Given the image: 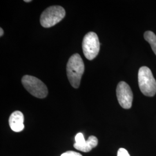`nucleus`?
Masks as SVG:
<instances>
[{
	"instance_id": "5",
	"label": "nucleus",
	"mask_w": 156,
	"mask_h": 156,
	"mask_svg": "<svg viewBox=\"0 0 156 156\" xmlns=\"http://www.w3.org/2000/svg\"><path fill=\"white\" fill-rule=\"evenodd\" d=\"M100 44L97 34L90 32L85 35L82 42L84 55L89 60H92L100 51Z\"/></svg>"
},
{
	"instance_id": "11",
	"label": "nucleus",
	"mask_w": 156,
	"mask_h": 156,
	"mask_svg": "<svg viewBox=\"0 0 156 156\" xmlns=\"http://www.w3.org/2000/svg\"><path fill=\"white\" fill-rule=\"evenodd\" d=\"M117 156H130L128 151L124 148H120L117 151Z\"/></svg>"
},
{
	"instance_id": "13",
	"label": "nucleus",
	"mask_w": 156,
	"mask_h": 156,
	"mask_svg": "<svg viewBox=\"0 0 156 156\" xmlns=\"http://www.w3.org/2000/svg\"><path fill=\"white\" fill-rule=\"evenodd\" d=\"M31 0H25L24 1V2H31Z\"/></svg>"
},
{
	"instance_id": "1",
	"label": "nucleus",
	"mask_w": 156,
	"mask_h": 156,
	"mask_svg": "<svg viewBox=\"0 0 156 156\" xmlns=\"http://www.w3.org/2000/svg\"><path fill=\"white\" fill-rule=\"evenodd\" d=\"M84 71V64L82 58L78 53L73 55L67 64V76L73 87L77 89L79 87Z\"/></svg>"
},
{
	"instance_id": "9",
	"label": "nucleus",
	"mask_w": 156,
	"mask_h": 156,
	"mask_svg": "<svg viewBox=\"0 0 156 156\" xmlns=\"http://www.w3.org/2000/svg\"><path fill=\"white\" fill-rule=\"evenodd\" d=\"M145 40L149 43L151 48L156 55V35L151 31H147L144 34Z\"/></svg>"
},
{
	"instance_id": "12",
	"label": "nucleus",
	"mask_w": 156,
	"mask_h": 156,
	"mask_svg": "<svg viewBox=\"0 0 156 156\" xmlns=\"http://www.w3.org/2000/svg\"><path fill=\"white\" fill-rule=\"evenodd\" d=\"M0 32H1V33H0V36H1V37H2V36L3 35V34H4V30H2V28H0Z\"/></svg>"
},
{
	"instance_id": "7",
	"label": "nucleus",
	"mask_w": 156,
	"mask_h": 156,
	"mask_svg": "<svg viewBox=\"0 0 156 156\" xmlns=\"http://www.w3.org/2000/svg\"><path fill=\"white\" fill-rule=\"evenodd\" d=\"M75 143L73 145L75 149L83 152H89L98 145V139L94 136H90L86 140L83 135L81 133L75 136Z\"/></svg>"
},
{
	"instance_id": "10",
	"label": "nucleus",
	"mask_w": 156,
	"mask_h": 156,
	"mask_svg": "<svg viewBox=\"0 0 156 156\" xmlns=\"http://www.w3.org/2000/svg\"><path fill=\"white\" fill-rule=\"evenodd\" d=\"M61 156H82L80 153L73 151H68L66 153L62 154Z\"/></svg>"
},
{
	"instance_id": "8",
	"label": "nucleus",
	"mask_w": 156,
	"mask_h": 156,
	"mask_svg": "<svg viewBox=\"0 0 156 156\" xmlns=\"http://www.w3.org/2000/svg\"><path fill=\"white\" fill-rule=\"evenodd\" d=\"M9 124L12 130L14 132L19 133L23 130L24 125V116L20 111L13 112L9 119Z\"/></svg>"
},
{
	"instance_id": "2",
	"label": "nucleus",
	"mask_w": 156,
	"mask_h": 156,
	"mask_svg": "<svg viewBox=\"0 0 156 156\" xmlns=\"http://www.w3.org/2000/svg\"><path fill=\"white\" fill-rule=\"evenodd\" d=\"M138 84L141 92L148 97L156 93V81L148 67H140L138 71Z\"/></svg>"
},
{
	"instance_id": "6",
	"label": "nucleus",
	"mask_w": 156,
	"mask_h": 156,
	"mask_svg": "<svg viewBox=\"0 0 156 156\" xmlns=\"http://www.w3.org/2000/svg\"><path fill=\"white\" fill-rule=\"evenodd\" d=\"M117 100L124 109L131 108L133 101V94L129 86L125 82H120L116 89Z\"/></svg>"
},
{
	"instance_id": "3",
	"label": "nucleus",
	"mask_w": 156,
	"mask_h": 156,
	"mask_svg": "<svg viewBox=\"0 0 156 156\" xmlns=\"http://www.w3.org/2000/svg\"><path fill=\"white\" fill-rule=\"evenodd\" d=\"M66 16V11L61 6H51L41 14L40 23L45 28H49L60 22Z\"/></svg>"
},
{
	"instance_id": "4",
	"label": "nucleus",
	"mask_w": 156,
	"mask_h": 156,
	"mask_svg": "<svg viewBox=\"0 0 156 156\" xmlns=\"http://www.w3.org/2000/svg\"><path fill=\"white\" fill-rule=\"evenodd\" d=\"M22 83L28 92L37 98H44L48 94L46 86L35 76L24 75L22 79Z\"/></svg>"
}]
</instances>
